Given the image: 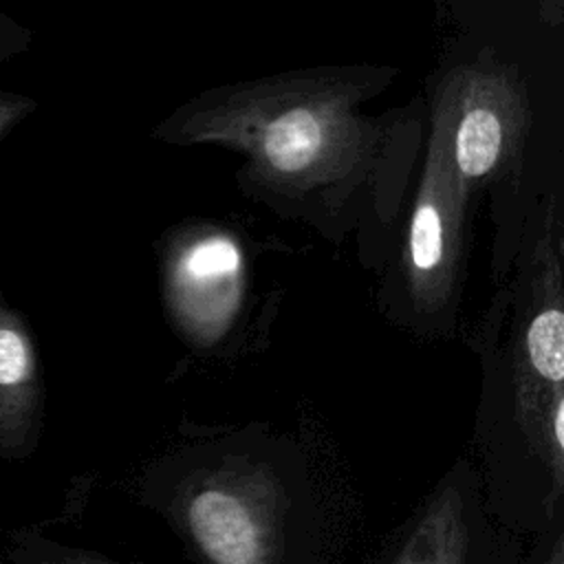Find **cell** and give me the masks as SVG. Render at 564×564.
I'll return each mask as SVG.
<instances>
[{
  "instance_id": "8fae6325",
  "label": "cell",
  "mask_w": 564,
  "mask_h": 564,
  "mask_svg": "<svg viewBox=\"0 0 564 564\" xmlns=\"http://www.w3.org/2000/svg\"><path fill=\"white\" fill-rule=\"evenodd\" d=\"M33 44V31L20 24L15 18L0 11V62L26 53Z\"/></svg>"
},
{
  "instance_id": "7c38bea8",
  "label": "cell",
  "mask_w": 564,
  "mask_h": 564,
  "mask_svg": "<svg viewBox=\"0 0 564 564\" xmlns=\"http://www.w3.org/2000/svg\"><path fill=\"white\" fill-rule=\"evenodd\" d=\"M544 564H564V542L562 540H557L553 544V549H551V553H549Z\"/></svg>"
},
{
  "instance_id": "7a4b0ae2",
  "label": "cell",
  "mask_w": 564,
  "mask_h": 564,
  "mask_svg": "<svg viewBox=\"0 0 564 564\" xmlns=\"http://www.w3.org/2000/svg\"><path fill=\"white\" fill-rule=\"evenodd\" d=\"M178 522L205 564H280L282 491L262 465L225 460L189 478Z\"/></svg>"
},
{
  "instance_id": "277c9868",
  "label": "cell",
  "mask_w": 564,
  "mask_h": 564,
  "mask_svg": "<svg viewBox=\"0 0 564 564\" xmlns=\"http://www.w3.org/2000/svg\"><path fill=\"white\" fill-rule=\"evenodd\" d=\"M436 97L447 117L449 163L465 192L511 167L529 115L507 70L458 68L445 77Z\"/></svg>"
},
{
  "instance_id": "ba28073f",
  "label": "cell",
  "mask_w": 564,
  "mask_h": 564,
  "mask_svg": "<svg viewBox=\"0 0 564 564\" xmlns=\"http://www.w3.org/2000/svg\"><path fill=\"white\" fill-rule=\"evenodd\" d=\"M240 269L238 247L223 234H205L187 245L176 264L178 297L192 306L207 295H220L236 280Z\"/></svg>"
},
{
  "instance_id": "6da1fadb",
  "label": "cell",
  "mask_w": 564,
  "mask_h": 564,
  "mask_svg": "<svg viewBox=\"0 0 564 564\" xmlns=\"http://www.w3.org/2000/svg\"><path fill=\"white\" fill-rule=\"evenodd\" d=\"M377 68H313L203 93L159 128L172 143H220L245 156L242 189L333 240L390 231L423 126L405 112L366 117Z\"/></svg>"
},
{
  "instance_id": "9c48e42d",
  "label": "cell",
  "mask_w": 564,
  "mask_h": 564,
  "mask_svg": "<svg viewBox=\"0 0 564 564\" xmlns=\"http://www.w3.org/2000/svg\"><path fill=\"white\" fill-rule=\"evenodd\" d=\"M0 557L7 564H115L99 553L62 544L31 527L11 531L2 542Z\"/></svg>"
},
{
  "instance_id": "52a82bcc",
  "label": "cell",
  "mask_w": 564,
  "mask_h": 564,
  "mask_svg": "<svg viewBox=\"0 0 564 564\" xmlns=\"http://www.w3.org/2000/svg\"><path fill=\"white\" fill-rule=\"evenodd\" d=\"M522 352L527 370L553 394L562 392L564 379V313L560 273L542 282L540 297L531 304L522 328Z\"/></svg>"
},
{
  "instance_id": "8992f818",
  "label": "cell",
  "mask_w": 564,
  "mask_h": 564,
  "mask_svg": "<svg viewBox=\"0 0 564 564\" xmlns=\"http://www.w3.org/2000/svg\"><path fill=\"white\" fill-rule=\"evenodd\" d=\"M467 544L463 494L456 485H445L416 516L392 564H465Z\"/></svg>"
},
{
  "instance_id": "4fadbf2b",
  "label": "cell",
  "mask_w": 564,
  "mask_h": 564,
  "mask_svg": "<svg viewBox=\"0 0 564 564\" xmlns=\"http://www.w3.org/2000/svg\"><path fill=\"white\" fill-rule=\"evenodd\" d=\"M0 564H7V562H4V560H2V557H0Z\"/></svg>"
},
{
  "instance_id": "3957f363",
  "label": "cell",
  "mask_w": 564,
  "mask_h": 564,
  "mask_svg": "<svg viewBox=\"0 0 564 564\" xmlns=\"http://www.w3.org/2000/svg\"><path fill=\"white\" fill-rule=\"evenodd\" d=\"M467 192L456 181L449 148L447 117L441 99L432 108V128L412 205L405 240V286L414 311L427 319L452 315L463 267V214Z\"/></svg>"
},
{
  "instance_id": "5b68a950",
  "label": "cell",
  "mask_w": 564,
  "mask_h": 564,
  "mask_svg": "<svg viewBox=\"0 0 564 564\" xmlns=\"http://www.w3.org/2000/svg\"><path fill=\"white\" fill-rule=\"evenodd\" d=\"M44 381L26 315L0 286V458L20 463L35 452L44 427Z\"/></svg>"
},
{
  "instance_id": "30bf717a",
  "label": "cell",
  "mask_w": 564,
  "mask_h": 564,
  "mask_svg": "<svg viewBox=\"0 0 564 564\" xmlns=\"http://www.w3.org/2000/svg\"><path fill=\"white\" fill-rule=\"evenodd\" d=\"M37 101L24 93L0 88V143L33 112Z\"/></svg>"
}]
</instances>
